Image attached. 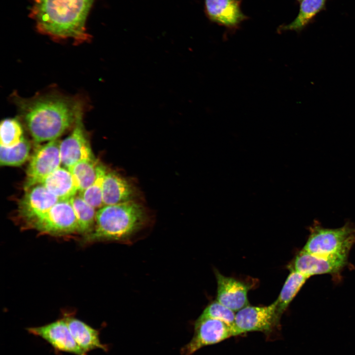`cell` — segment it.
Instances as JSON below:
<instances>
[{
  "mask_svg": "<svg viewBox=\"0 0 355 355\" xmlns=\"http://www.w3.org/2000/svg\"><path fill=\"white\" fill-rule=\"evenodd\" d=\"M83 113L78 116L71 133L61 142V164L68 169L82 160L95 158L83 125Z\"/></svg>",
  "mask_w": 355,
  "mask_h": 355,
  "instance_id": "obj_9",
  "label": "cell"
},
{
  "mask_svg": "<svg viewBox=\"0 0 355 355\" xmlns=\"http://www.w3.org/2000/svg\"><path fill=\"white\" fill-rule=\"evenodd\" d=\"M31 144L25 138L17 145L11 147L0 146V165L6 166H19L30 156Z\"/></svg>",
  "mask_w": 355,
  "mask_h": 355,
  "instance_id": "obj_22",
  "label": "cell"
},
{
  "mask_svg": "<svg viewBox=\"0 0 355 355\" xmlns=\"http://www.w3.org/2000/svg\"><path fill=\"white\" fill-rule=\"evenodd\" d=\"M235 311L216 300L208 305L199 317L221 320L232 328L238 336L235 329Z\"/></svg>",
  "mask_w": 355,
  "mask_h": 355,
  "instance_id": "obj_25",
  "label": "cell"
},
{
  "mask_svg": "<svg viewBox=\"0 0 355 355\" xmlns=\"http://www.w3.org/2000/svg\"><path fill=\"white\" fill-rule=\"evenodd\" d=\"M106 173V167L101 164H98L97 176L94 182L83 191L79 193L87 203L96 209H99L104 206L103 187Z\"/></svg>",
  "mask_w": 355,
  "mask_h": 355,
  "instance_id": "obj_24",
  "label": "cell"
},
{
  "mask_svg": "<svg viewBox=\"0 0 355 355\" xmlns=\"http://www.w3.org/2000/svg\"><path fill=\"white\" fill-rule=\"evenodd\" d=\"M60 143L58 139L51 141L34 151L26 171L25 190L41 184L48 175L60 167Z\"/></svg>",
  "mask_w": 355,
  "mask_h": 355,
  "instance_id": "obj_6",
  "label": "cell"
},
{
  "mask_svg": "<svg viewBox=\"0 0 355 355\" xmlns=\"http://www.w3.org/2000/svg\"><path fill=\"white\" fill-rule=\"evenodd\" d=\"M147 217L142 206L133 200L104 206L97 211L92 231L85 241H113L130 244L145 226Z\"/></svg>",
  "mask_w": 355,
  "mask_h": 355,
  "instance_id": "obj_3",
  "label": "cell"
},
{
  "mask_svg": "<svg viewBox=\"0 0 355 355\" xmlns=\"http://www.w3.org/2000/svg\"><path fill=\"white\" fill-rule=\"evenodd\" d=\"M205 5L211 21L229 28L236 27L246 19L239 0H205Z\"/></svg>",
  "mask_w": 355,
  "mask_h": 355,
  "instance_id": "obj_14",
  "label": "cell"
},
{
  "mask_svg": "<svg viewBox=\"0 0 355 355\" xmlns=\"http://www.w3.org/2000/svg\"><path fill=\"white\" fill-rule=\"evenodd\" d=\"M28 225L40 232L52 235L78 233L76 217L69 200H59Z\"/></svg>",
  "mask_w": 355,
  "mask_h": 355,
  "instance_id": "obj_5",
  "label": "cell"
},
{
  "mask_svg": "<svg viewBox=\"0 0 355 355\" xmlns=\"http://www.w3.org/2000/svg\"><path fill=\"white\" fill-rule=\"evenodd\" d=\"M134 193L133 186L126 179L114 172L106 173L103 187L104 206L133 200Z\"/></svg>",
  "mask_w": 355,
  "mask_h": 355,
  "instance_id": "obj_16",
  "label": "cell"
},
{
  "mask_svg": "<svg viewBox=\"0 0 355 355\" xmlns=\"http://www.w3.org/2000/svg\"><path fill=\"white\" fill-rule=\"evenodd\" d=\"M236 336L234 329L223 321L211 318H199L190 341L180 350L181 355H193L200 349Z\"/></svg>",
  "mask_w": 355,
  "mask_h": 355,
  "instance_id": "obj_8",
  "label": "cell"
},
{
  "mask_svg": "<svg viewBox=\"0 0 355 355\" xmlns=\"http://www.w3.org/2000/svg\"><path fill=\"white\" fill-rule=\"evenodd\" d=\"M217 281L216 300L234 311L248 305V292L249 287L233 278L215 272Z\"/></svg>",
  "mask_w": 355,
  "mask_h": 355,
  "instance_id": "obj_13",
  "label": "cell"
},
{
  "mask_svg": "<svg viewBox=\"0 0 355 355\" xmlns=\"http://www.w3.org/2000/svg\"><path fill=\"white\" fill-rule=\"evenodd\" d=\"M308 279L305 276L290 270L280 294L275 301L277 312L280 316L287 309Z\"/></svg>",
  "mask_w": 355,
  "mask_h": 355,
  "instance_id": "obj_20",
  "label": "cell"
},
{
  "mask_svg": "<svg viewBox=\"0 0 355 355\" xmlns=\"http://www.w3.org/2000/svg\"><path fill=\"white\" fill-rule=\"evenodd\" d=\"M29 17L37 31L55 39H90L86 23L95 0H31Z\"/></svg>",
  "mask_w": 355,
  "mask_h": 355,
  "instance_id": "obj_2",
  "label": "cell"
},
{
  "mask_svg": "<svg viewBox=\"0 0 355 355\" xmlns=\"http://www.w3.org/2000/svg\"><path fill=\"white\" fill-rule=\"evenodd\" d=\"M12 99L20 117L36 142L58 139L73 126L78 116L84 110L82 100L55 91L29 98L15 93Z\"/></svg>",
  "mask_w": 355,
  "mask_h": 355,
  "instance_id": "obj_1",
  "label": "cell"
},
{
  "mask_svg": "<svg viewBox=\"0 0 355 355\" xmlns=\"http://www.w3.org/2000/svg\"><path fill=\"white\" fill-rule=\"evenodd\" d=\"M309 230V237L302 250L311 254L348 257L355 244V225L349 222L339 228H327L316 221Z\"/></svg>",
  "mask_w": 355,
  "mask_h": 355,
  "instance_id": "obj_4",
  "label": "cell"
},
{
  "mask_svg": "<svg viewBox=\"0 0 355 355\" xmlns=\"http://www.w3.org/2000/svg\"><path fill=\"white\" fill-rule=\"evenodd\" d=\"M59 201L42 184H38L25 190L18 205L19 215L28 225L47 212Z\"/></svg>",
  "mask_w": 355,
  "mask_h": 355,
  "instance_id": "obj_12",
  "label": "cell"
},
{
  "mask_svg": "<svg viewBox=\"0 0 355 355\" xmlns=\"http://www.w3.org/2000/svg\"><path fill=\"white\" fill-rule=\"evenodd\" d=\"M27 330L30 334L44 339L56 352L75 355L87 354L76 342L63 318L42 326L29 327Z\"/></svg>",
  "mask_w": 355,
  "mask_h": 355,
  "instance_id": "obj_11",
  "label": "cell"
},
{
  "mask_svg": "<svg viewBox=\"0 0 355 355\" xmlns=\"http://www.w3.org/2000/svg\"><path fill=\"white\" fill-rule=\"evenodd\" d=\"M280 318L275 301L266 306L248 305L236 314L235 329L237 335L250 331L269 332L277 325Z\"/></svg>",
  "mask_w": 355,
  "mask_h": 355,
  "instance_id": "obj_7",
  "label": "cell"
},
{
  "mask_svg": "<svg viewBox=\"0 0 355 355\" xmlns=\"http://www.w3.org/2000/svg\"><path fill=\"white\" fill-rule=\"evenodd\" d=\"M298 0V1H302V0Z\"/></svg>",
  "mask_w": 355,
  "mask_h": 355,
  "instance_id": "obj_26",
  "label": "cell"
},
{
  "mask_svg": "<svg viewBox=\"0 0 355 355\" xmlns=\"http://www.w3.org/2000/svg\"><path fill=\"white\" fill-rule=\"evenodd\" d=\"M70 201L75 214L78 226V233L85 237L93 230L96 221V209L87 203L79 195H75Z\"/></svg>",
  "mask_w": 355,
  "mask_h": 355,
  "instance_id": "obj_19",
  "label": "cell"
},
{
  "mask_svg": "<svg viewBox=\"0 0 355 355\" xmlns=\"http://www.w3.org/2000/svg\"><path fill=\"white\" fill-rule=\"evenodd\" d=\"M65 320L73 338L87 354L95 349H101L106 352L108 347L101 343L99 330L91 327L84 322L67 313L64 314Z\"/></svg>",
  "mask_w": 355,
  "mask_h": 355,
  "instance_id": "obj_15",
  "label": "cell"
},
{
  "mask_svg": "<svg viewBox=\"0 0 355 355\" xmlns=\"http://www.w3.org/2000/svg\"><path fill=\"white\" fill-rule=\"evenodd\" d=\"M24 138L22 126L17 119L6 118L1 122L0 146L13 147L18 144Z\"/></svg>",
  "mask_w": 355,
  "mask_h": 355,
  "instance_id": "obj_23",
  "label": "cell"
},
{
  "mask_svg": "<svg viewBox=\"0 0 355 355\" xmlns=\"http://www.w3.org/2000/svg\"><path fill=\"white\" fill-rule=\"evenodd\" d=\"M327 0H302L299 13L290 24L280 28L281 31L299 32L303 30L325 7Z\"/></svg>",
  "mask_w": 355,
  "mask_h": 355,
  "instance_id": "obj_18",
  "label": "cell"
},
{
  "mask_svg": "<svg viewBox=\"0 0 355 355\" xmlns=\"http://www.w3.org/2000/svg\"><path fill=\"white\" fill-rule=\"evenodd\" d=\"M95 158L82 160L69 169L76 180L78 192H81L90 186L97 176L98 165Z\"/></svg>",
  "mask_w": 355,
  "mask_h": 355,
  "instance_id": "obj_21",
  "label": "cell"
},
{
  "mask_svg": "<svg viewBox=\"0 0 355 355\" xmlns=\"http://www.w3.org/2000/svg\"><path fill=\"white\" fill-rule=\"evenodd\" d=\"M348 257L322 256L301 250L295 256L290 269L309 278L316 275L338 276L348 263Z\"/></svg>",
  "mask_w": 355,
  "mask_h": 355,
  "instance_id": "obj_10",
  "label": "cell"
},
{
  "mask_svg": "<svg viewBox=\"0 0 355 355\" xmlns=\"http://www.w3.org/2000/svg\"><path fill=\"white\" fill-rule=\"evenodd\" d=\"M41 184L59 200H70L78 192V187L73 176L64 167L55 170Z\"/></svg>",
  "mask_w": 355,
  "mask_h": 355,
  "instance_id": "obj_17",
  "label": "cell"
}]
</instances>
